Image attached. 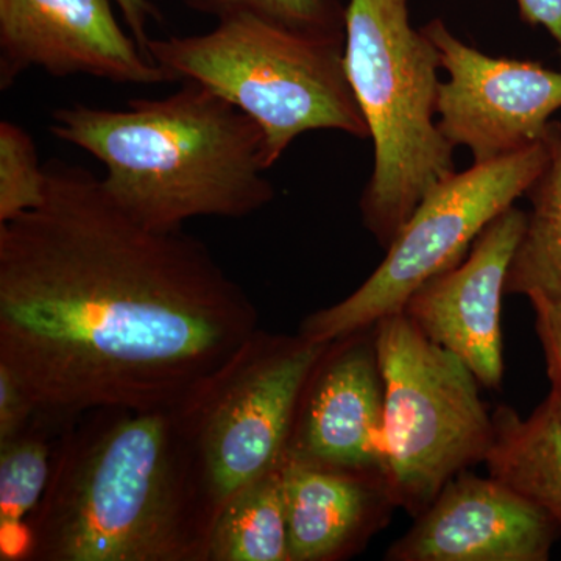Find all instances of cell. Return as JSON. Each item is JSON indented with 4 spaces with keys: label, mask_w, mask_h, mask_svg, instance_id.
Wrapping results in <instances>:
<instances>
[{
    "label": "cell",
    "mask_w": 561,
    "mask_h": 561,
    "mask_svg": "<svg viewBox=\"0 0 561 561\" xmlns=\"http://www.w3.org/2000/svg\"><path fill=\"white\" fill-rule=\"evenodd\" d=\"M44 184L35 140L21 125L0 122V224L36 208Z\"/></svg>",
    "instance_id": "20"
},
{
    "label": "cell",
    "mask_w": 561,
    "mask_h": 561,
    "mask_svg": "<svg viewBox=\"0 0 561 561\" xmlns=\"http://www.w3.org/2000/svg\"><path fill=\"white\" fill-rule=\"evenodd\" d=\"M526 221L523 209H505L459 265L421 284L402 309L430 341L460 357L486 389H500L504 381L501 302Z\"/></svg>",
    "instance_id": "11"
},
{
    "label": "cell",
    "mask_w": 561,
    "mask_h": 561,
    "mask_svg": "<svg viewBox=\"0 0 561 561\" xmlns=\"http://www.w3.org/2000/svg\"><path fill=\"white\" fill-rule=\"evenodd\" d=\"M216 21L250 16L313 35L346 38V5L341 0H179Z\"/></svg>",
    "instance_id": "19"
},
{
    "label": "cell",
    "mask_w": 561,
    "mask_h": 561,
    "mask_svg": "<svg viewBox=\"0 0 561 561\" xmlns=\"http://www.w3.org/2000/svg\"><path fill=\"white\" fill-rule=\"evenodd\" d=\"M549 160L526 197V228L508 268L505 294L545 295L561 306V124L549 122L545 135Z\"/></svg>",
    "instance_id": "16"
},
{
    "label": "cell",
    "mask_w": 561,
    "mask_h": 561,
    "mask_svg": "<svg viewBox=\"0 0 561 561\" xmlns=\"http://www.w3.org/2000/svg\"><path fill=\"white\" fill-rule=\"evenodd\" d=\"M485 461L489 476L537 505L561 537V419L549 397L523 419L501 405Z\"/></svg>",
    "instance_id": "15"
},
{
    "label": "cell",
    "mask_w": 561,
    "mask_h": 561,
    "mask_svg": "<svg viewBox=\"0 0 561 561\" xmlns=\"http://www.w3.org/2000/svg\"><path fill=\"white\" fill-rule=\"evenodd\" d=\"M549 160L546 139L489 162H472L423 198L359 289L306 317L302 337L328 343L368 330L402 312L405 301L434 276L456 267L490 221L526 195Z\"/></svg>",
    "instance_id": "7"
},
{
    "label": "cell",
    "mask_w": 561,
    "mask_h": 561,
    "mask_svg": "<svg viewBox=\"0 0 561 561\" xmlns=\"http://www.w3.org/2000/svg\"><path fill=\"white\" fill-rule=\"evenodd\" d=\"M113 2L119 7L122 18L127 22L133 38L138 41L139 46L146 51L147 43L150 41L149 24L151 21H162L161 11L150 0H113Z\"/></svg>",
    "instance_id": "24"
},
{
    "label": "cell",
    "mask_w": 561,
    "mask_h": 561,
    "mask_svg": "<svg viewBox=\"0 0 561 561\" xmlns=\"http://www.w3.org/2000/svg\"><path fill=\"white\" fill-rule=\"evenodd\" d=\"M345 18L346 76L375 150L362 221L387 250L423 198L457 172L456 147L435 121L440 54L413 27L409 0H350Z\"/></svg>",
    "instance_id": "4"
},
{
    "label": "cell",
    "mask_w": 561,
    "mask_h": 561,
    "mask_svg": "<svg viewBox=\"0 0 561 561\" xmlns=\"http://www.w3.org/2000/svg\"><path fill=\"white\" fill-rule=\"evenodd\" d=\"M331 342L254 332L239 353L179 409L219 513L243 486L286 459L298 404Z\"/></svg>",
    "instance_id": "8"
},
{
    "label": "cell",
    "mask_w": 561,
    "mask_h": 561,
    "mask_svg": "<svg viewBox=\"0 0 561 561\" xmlns=\"http://www.w3.org/2000/svg\"><path fill=\"white\" fill-rule=\"evenodd\" d=\"M386 386L383 479L397 507L416 518L451 479L483 463L494 437L482 383L405 313L375 324Z\"/></svg>",
    "instance_id": "6"
},
{
    "label": "cell",
    "mask_w": 561,
    "mask_h": 561,
    "mask_svg": "<svg viewBox=\"0 0 561 561\" xmlns=\"http://www.w3.org/2000/svg\"><path fill=\"white\" fill-rule=\"evenodd\" d=\"M386 386L375 327L331 342L302 391L287 456L383 478Z\"/></svg>",
    "instance_id": "12"
},
{
    "label": "cell",
    "mask_w": 561,
    "mask_h": 561,
    "mask_svg": "<svg viewBox=\"0 0 561 561\" xmlns=\"http://www.w3.org/2000/svg\"><path fill=\"white\" fill-rule=\"evenodd\" d=\"M27 524L24 560L208 561L216 511L176 411L70 421Z\"/></svg>",
    "instance_id": "2"
},
{
    "label": "cell",
    "mask_w": 561,
    "mask_h": 561,
    "mask_svg": "<svg viewBox=\"0 0 561 561\" xmlns=\"http://www.w3.org/2000/svg\"><path fill=\"white\" fill-rule=\"evenodd\" d=\"M36 208L0 224V365L36 413L179 411L260 331L206 243L151 230L101 176L44 164Z\"/></svg>",
    "instance_id": "1"
},
{
    "label": "cell",
    "mask_w": 561,
    "mask_h": 561,
    "mask_svg": "<svg viewBox=\"0 0 561 561\" xmlns=\"http://www.w3.org/2000/svg\"><path fill=\"white\" fill-rule=\"evenodd\" d=\"M208 561H290L283 465L225 502L210 530Z\"/></svg>",
    "instance_id": "17"
},
{
    "label": "cell",
    "mask_w": 561,
    "mask_h": 561,
    "mask_svg": "<svg viewBox=\"0 0 561 561\" xmlns=\"http://www.w3.org/2000/svg\"><path fill=\"white\" fill-rule=\"evenodd\" d=\"M68 426V424H66ZM61 424L36 413L31 426L16 438L0 445V559L24 560L27 524L49 485L58 438L50 431Z\"/></svg>",
    "instance_id": "18"
},
{
    "label": "cell",
    "mask_w": 561,
    "mask_h": 561,
    "mask_svg": "<svg viewBox=\"0 0 561 561\" xmlns=\"http://www.w3.org/2000/svg\"><path fill=\"white\" fill-rule=\"evenodd\" d=\"M283 486L290 561L350 559L389 526L398 508L382 476L319 467L287 454Z\"/></svg>",
    "instance_id": "14"
},
{
    "label": "cell",
    "mask_w": 561,
    "mask_h": 561,
    "mask_svg": "<svg viewBox=\"0 0 561 561\" xmlns=\"http://www.w3.org/2000/svg\"><path fill=\"white\" fill-rule=\"evenodd\" d=\"M527 298L534 309L535 331L540 339L546 371L551 381L549 400L561 419V306L541 294H531Z\"/></svg>",
    "instance_id": "21"
},
{
    "label": "cell",
    "mask_w": 561,
    "mask_h": 561,
    "mask_svg": "<svg viewBox=\"0 0 561 561\" xmlns=\"http://www.w3.org/2000/svg\"><path fill=\"white\" fill-rule=\"evenodd\" d=\"M31 69L121 84L175 81L124 32L111 0H0V90Z\"/></svg>",
    "instance_id": "10"
},
{
    "label": "cell",
    "mask_w": 561,
    "mask_h": 561,
    "mask_svg": "<svg viewBox=\"0 0 561 561\" xmlns=\"http://www.w3.org/2000/svg\"><path fill=\"white\" fill-rule=\"evenodd\" d=\"M440 54L438 130L472 161L489 162L540 142L561 108V70L540 62L490 57L457 38L442 20L421 28Z\"/></svg>",
    "instance_id": "9"
},
{
    "label": "cell",
    "mask_w": 561,
    "mask_h": 561,
    "mask_svg": "<svg viewBox=\"0 0 561 561\" xmlns=\"http://www.w3.org/2000/svg\"><path fill=\"white\" fill-rule=\"evenodd\" d=\"M146 51L173 80L205 84L256 121L271 168L302 133L370 139L346 76L345 38L245 14L217 21L202 35L150 38Z\"/></svg>",
    "instance_id": "5"
},
{
    "label": "cell",
    "mask_w": 561,
    "mask_h": 561,
    "mask_svg": "<svg viewBox=\"0 0 561 561\" xmlns=\"http://www.w3.org/2000/svg\"><path fill=\"white\" fill-rule=\"evenodd\" d=\"M557 537L537 505L467 470L443 486L383 560L548 561Z\"/></svg>",
    "instance_id": "13"
},
{
    "label": "cell",
    "mask_w": 561,
    "mask_h": 561,
    "mask_svg": "<svg viewBox=\"0 0 561 561\" xmlns=\"http://www.w3.org/2000/svg\"><path fill=\"white\" fill-rule=\"evenodd\" d=\"M35 415L36 408L27 391L9 368L0 365V445L27 430Z\"/></svg>",
    "instance_id": "22"
},
{
    "label": "cell",
    "mask_w": 561,
    "mask_h": 561,
    "mask_svg": "<svg viewBox=\"0 0 561 561\" xmlns=\"http://www.w3.org/2000/svg\"><path fill=\"white\" fill-rule=\"evenodd\" d=\"M50 131L101 162L106 192L151 230H183L197 217L243 219L275 198L261 125L197 81L124 110L62 106Z\"/></svg>",
    "instance_id": "3"
},
{
    "label": "cell",
    "mask_w": 561,
    "mask_h": 561,
    "mask_svg": "<svg viewBox=\"0 0 561 561\" xmlns=\"http://www.w3.org/2000/svg\"><path fill=\"white\" fill-rule=\"evenodd\" d=\"M519 18L531 27H545L559 49L561 65V0H516Z\"/></svg>",
    "instance_id": "23"
}]
</instances>
